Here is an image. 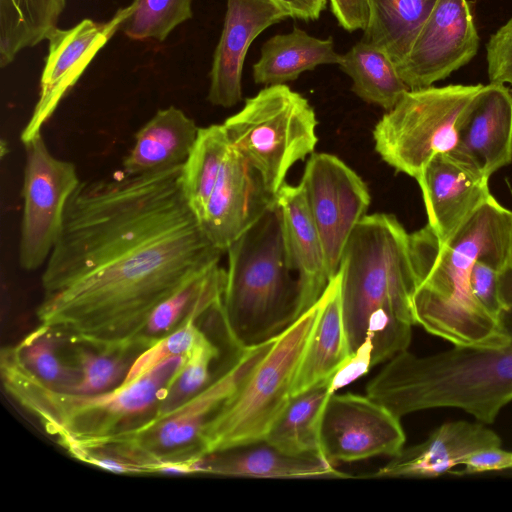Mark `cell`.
I'll return each instance as SVG.
<instances>
[{
	"label": "cell",
	"mask_w": 512,
	"mask_h": 512,
	"mask_svg": "<svg viewBox=\"0 0 512 512\" xmlns=\"http://www.w3.org/2000/svg\"><path fill=\"white\" fill-rule=\"evenodd\" d=\"M299 185L333 279L339 272L347 242L370 205L368 187L345 162L329 153L311 154Z\"/></svg>",
	"instance_id": "cell-12"
},
{
	"label": "cell",
	"mask_w": 512,
	"mask_h": 512,
	"mask_svg": "<svg viewBox=\"0 0 512 512\" xmlns=\"http://www.w3.org/2000/svg\"><path fill=\"white\" fill-rule=\"evenodd\" d=\"M372 358V340L370 337H366L356 351L331 376L330 391L335 393L366 374L373 366Z\"/></svg>",
	"instance_id": "cell-37"
},
{
	"label": "cell",
	"mask_w": 512,
	"mask_h": 512,
	"mask_svg": "<svg viewBox=\"0 0 512 512\" xmlns=\"http://www.w3.org/2000/svg\"><path fill=\"white\" fill-rule=\"evenodd\" d=\"M499 296L504 309L512 306V226L508 261L499 272Z\"/></svg>",
	"instance_id": "cell-41"
},
{
	"label": "cell",
	"mask_w": 512,
	"mask_h": 512,
	"mask_svg": "<svg viewBox=\"0 0 512 512\" xmlns=\"http://www.w3.org/2000/svg\"><path fill=\"white\" fill-rule=\"evenodd\" d=\"M61 13L56 0H0V66L45 40Z\"/></svg>",
	"instance_id": "cell-29"
},
{
	"label": "cell",
	"mask_w": 512,
	"mask_h": 512,
	"mask_svg": "<svg viewBox=\"0 0 512 512\" xmlns=\"http://www.w3.org/2000/svg\"><path fill=\"white\" fill-rule=\"evenodd\" d=\"M322 297V308L296 375L293 396L330 378L352 355L343 321L339 272Z\"/></svg>",
	"instance_id": "cell-24"
},
{
	"label": "cell",
	"mask_w": 512,
	"mask_h": 512,
	"mask_svg": "<svg viewBox=\"0 0 512 512\" xmlns=\"http://www.w3.org/2000/svg\"><path fill=\"white\" fill-rule=\"evenodd\" d=\"M322 455L331 463L395 456L406 440L400 418L369 396L333 393L322 413Z\"/></svg>",
	"instance_id": "cell-13"
},
{
	"label": "cell",
	"mask_w": 512,
	"mask_h": 512,
	"mask_svg": "<svg viewBox=\"0 0 512 512\" xmlns=\"http://www.w3.org/2000/svg\"><path fill=\"white\" fill-rule=\"evenodd\" d=\"M438 0H367L369 17L361 40L398 65L410 51Z\"/></svg>",
	"instance_id": "cell-26"
},
{
	"label": "cell",
	"mask_w": 512,
	"mask_h": 512,
	"mask_svg": "<svg viewBox=\"0 0 512 512\" xmlns=\"http://www.w3.org/2000/svg\"><path fill=\"white\" fill-rule=\"evenodd\" d=\"M287 11L292 18L316 20L325 10L327 0H273Z\"/></svg>",
	"instance_id": "cell-40"
},
{
	"label": "cell",
	"mask_w": 512,
	"mask_h": 512,
	"mask_svg": "<svg viewBox=\"0 0 512 512\" xmlns=\"http://www.w3.org/2000/svg\"><path fill=\"white\" fill-rule=\"evenodd\" d=\"M340 274L343 321L351 354L370 337L373 366L407 350L415 325L416 276L409 234L394 215H365L344 250Z\"/></svg>",
	"instance_id": "cell-3"
},
{
	"label": "cell",
	"mask_w": 512,
	"mask_h": 512,
	"mask_svg": "<svg viewBox=\"0 0 512 512\" xmlns=\"http://www.w3.org/2000/svg\"><path fill=\"white\" fill-rule=\"evenodd\" d=\"M91 347V346H90ZM77 348L75 359L81 378L72 392L96 394L111 391L123 384L137 350L107 351L92 347Z\"/></svg>",
	"instance_id": "cell-33"
},
{
	"label": "cell",
	"mask_w": 512,
	"mask_h": 512,
	"mask_svg": "<svg viewBox=\"0 0 512 512\" xmlns=\"http://www.w3.org/2000/svg\"><path fill=\"white\" fill-rule=\"evenodd\" d=\"M366 395L399 418L447 407L491 424L512 401V342L497 348L453 346L427 356L402 351L369 381Z\"/></svg>",
	"instance_id": "cell-4"
},
{
	"label": "cell",
	"mask_w": 512,
	"mask_h": 512,
	"mask_svg": "<svg viewBox=\"0 0 512 512\" xmlns=\"http://www.w3.org/2000/svg\"><path fill=\"white\" fill-rule=\"evenodd\" d=\"M511 93H512V90H511Z\"/></svg>",
	"instance_id": "cell-44"
},
{
	"label": "cell",
	"mask_w": 512,
	"mask_h": 512,
	"mask_svg": "<svg viewBox=\"0 0 512 512\" xmlns=\"http://www.w3.org/2000/svg\"><path fill=\"white\" fill-rule=\"evenodd\" d=\"M482 86L409 89L375 125L376 152L396 171L417 181L435 156L454 149L458 121Z\"/></svg>",
	"instance_id": "cell-10"
},
{
	"label": "cell",
	"mask_w": 512,
	"mask_h": 512,
	"mask_svg": "<svg viewBox=\"0 0 512 512\" xmlns=\"http://www.w3.org/2000/svg\"><path fill=\"white\" fill-rule=\"evenodd\" d=\"M182 166L78 185L42 273L40 325L97 349L138 350L155 307L219 264Z\"/></svg>",
	"instance_id": "cell-1"
},
{
	"label": "cell",
	"mask_w": 512,
	"mask_h": 512,
	"mask_svg": "<svg viewBox=\"0 0 512 512\" xmlns=\"http://www.w3.org/2000/svg\"><path fill=\"white\" fill-rule=\"evenodd\" d=\"M449 153L488 178L512 162L511 90L500 83L482 86L458 121Z\"/></svg>",
	"instance_id": "cell-18"
},
{
	"label": "cell",
	"mask_w": 512,
	"mask_h": 512,
	"mask_svg": "<svg viewBox=\"0 0 512 512\" xmlns=\"http://www.w3.org/2000/svg\"><path fill=\"white\" fill-rule=\"evenodd\" d=\"M56 1L58 3L60 10L63 11L66 6V0H56Z\"/></svg>",
	"instance_id": "cell-43"
},
{
	"label": "cell",
	"mask_w": 512,
	"mask_h": 512,
	"mask_svg": "<svg viewBox=\"0 0 512 512\" xmlns=\"http://www.w3.org/2000/svg\"><path fill=\"white\" fill-rule=\"evenodd\" d=\"M222 124L231 146L275 195L289 169L313 154L318 142L313 107L286 84L266 86Z\"/></svg>",
	"instance_id": "cell-8"
},
{
	"label": "cell",
	"mask_w": 512,
	"mask_h": 512,
	"mask_svg": "<svg viewBox=\"0 0 512 512\" xmlns=\"http://www.w3.org/2000/svg\"><path fill=\"white\" fill-rule=\"evenodd\" d=\"M288 17L273 0H227L209 75L211 104L230 108L242 100L243 65L250 45L265 29Z\"/></svg>",
	"instance_id": "cell-17"
},
{
	"label": "cell",
	"mask_w": 512,
	"mask_h": 512,
	"mask_svg": "<svg viewBox=\"0 0 512 512\" xmlns=\"http://www.w3.org/2000/svg\"><path fill=\"white\" fill-rule=\"evenodd\" d=\"M199 127L181 109L170 106L158 110L135 135L133 147L123 160L127 175L156 173L187 160Z\"/></svg>",
	"instance_id": "cell-23"
},
{
	"label": "cell",
	"mask_w": 512,
	"mask_h": 512,
	"mask_svg": "<svg viewBox=\"0 0 512 512\" xmlns=\"http://www.w3.org/2000/svg\"><path fill=\"white\" fill-rule=\"evenodd\" d=\"M276 202L282 215L290 262L297 274L298 319L318 302L331 279L322 241L301 186L285 182L276 194Z\"/></svg>",
	"instance_id": "cell-21"
},
{
	"label": "cell",
	"mask_w": 512,
	"mask_h": 512,
	"mask_svg": "<svg viewBox=\"0 0 512 512\" xmlns=\"http://www.w3.org/2000/svg\"><path fill=\"white\" fill-rule=\"evenodd\" d=\"M479 42L468 1L438 0L396 68L409 89L430 87L470 62Z\"/></svg>",
	"instance_id": "cell-14"
},
{
	"label": "cell",
	"mask_w": 512,
	"mask_h": 512,
	"mask_svg": "<svg viewBox=\"0 0 512 512\" xmlns=\"http://www.w3.org/2000/svg\"><path fill=\"white\" fill-rule=\"evenodd\" d=\"M511 226L512 211L492 196L445 242L428 224L409 234L415 324L453 346L497 348L510 342L499 318L472 294L470 273L477 260L498 272L504 268Z\"/></svg>",
	"instance_id": "cell-2"
},
{
	"label": "cell",
	"mask_w": 512,
	"mask_h": 512,
	"mask_svg": "<svg viewBox=\"0 0 512 512\" xmlns=\"http://www.w3.org/2000/svg\"><path fill=\"white\" fill-rule=\"evenodd\" d=\"M499 320L510 342H512V306L502 310Z\"/></svg>",
	"instance_id": "cell-42"
},
{
	"label": "cell",
	"mask_w": 512,
	"mask_h": 512,
	"mask_svg": "<svg viewBox=\"0 0 512 512\" xmlns=\"http://www.w3.org/2000/svg\"><path fill=\"white\" fill-rule=\"evenodd\" d=\"M185 359L171 357L130 383L96 394L46 386L24 367L14 346L2 349L0 373L6 393L69 451L89 448L155 417Z\"/></svg>",
	"instance_id": "cell-5"
},
{
	"label": "cell",
	"mask_w": 512,
	"mask_h": 512,
	"mask_svg": "<svg viewBox=\"0 0 512 512\" xmlns=\"http://www.w3.org/2000/svg\"><path fill=\"white\" fill-rule=\"evenodd\" d=\"M226 253L220 318L242 351L274 339L296 320L298 284L277 202Z\"/></svg>",
	"instance_id": "cell-6"
},
{
	"label": "cell",
	"mask_w": 512,
	"mask_h": 512,
	"mask_svg": "<svg viewBox=\"0 0 512 512\" xmlns=\"http://www.w3.org/2000/svg\"><path fill=\"white\" fill-rule=\"evenodd\" d=\"M470 288L479 304L499 318L504 309L499 296V272L481 260L475 261L470 273Z\"/></svg>",
	"instance_id": "cell-36"
},
{
	"label": "cell",
	"mask_w": 512,
	"mask_h": 512,
	"mask_svg": "<svg viewBox=\"0 0 512 512\" xmlns=\"http://www.w3.org/2000/svg\"><path fill=\"white\" fill-rule=\"evenodd\" d=\"M129 5L108 21L83 19L69 29L56 27L47 36L48 54L40 79V94L33 113L21 132L26 143L41 133L60 101L77 83L90 62L121 28L129 15Z\"/></svg>",
	"instance_id": "cell-15"
},
{
	"label": "cell",
	"mask_w": 512,
	"mask_h": 512,
	"mask_svg": "<svg viewBox=\"0 0 512 512\" xmlns=\"http://www.w3.org/2000/svg\"><path fill=\"white\" fill-rule=\"evenodd\" d=\"M323 457L283 452L265 440L202 456L200 473L254 478H347Z\"/></svg>",
	"instance_id": "cell-22"
},
{
	"label": "cell",
	"mask_w": 512,
	"mask_h": 512,
	"mask_svg": "<svg viewBox=\"0 0 512 512\" xmlns=\"http://www.w3.org/2000/svg\"><path fill=\"white\" fill-rule=\"evenodd\" d=\"M274 339L242 350L228 370L173 411L83 449L100 450L131 461L146 473H157L165 462L202 457L203 436L210 420L267 353Z\"/></svg>",
	"instance_id": "cell-9"
},
{
	"label": "cell",
	"mask_w": 512,
	"mask_h": 512,
	"mask_svg": "<svg viewBox=\"0 0 512 512\" xmlns=\"http://www.w3.org/2000/svg\"><path fill=\"white\" fill-rule=\"evenodd\" d=\"M331 11L338 24L352 32L364 30L369 17L367 0H329Z\"/></svg>",
	"instance_id": "cell-39"
},
{
	"label": "cell",
	"mask_w": 512,
	"mask_h": 512,
	"mask_svg": "<svg viewBox=\"0 0 512 512\" xmlns=\"http://www.w3.org/2000/svg\"><path fill=\"white\" fill-rule=\"evenodd\" d=\"M24 146V206L18 260L22 269L34 271L48 260L67 202L81 181L73 163L50 153L41 133Z\"/></svg>",
	"instance_id": "cell-11"
},
{
	"label": "cell",
	"mask_w": 512,
	"mask_h": 512,
	"mask_svg": "<svg viewBox=\"0 0 512 512\" xmlns=\"http://www.w3.org/2000/svg\"><path fill=\"white\" fill-rule=\"evenodd\" d=\"M338 65L352 79L354 94L387 111L409 90L391 58L363 40L341 55Z\"/></svg>",
	"instance_id": "cell-28"
},
{
	"label": "cell",
	"mask_w": 512,
	"mask_h": 512,
	"mask_svg": "<svg viewBox=\"0 0 512 512\" xmlns=\"http://www.w3.org/2000/svg\"><path fill=\"white\" fill-rule=\"evenodd\" d=\"M275 202L258 171L230 144L201 224L211 242L226 252Z\"/></svg>",
	"instance_id": "cell-16"
},
{
	"label": "cell",
	"mask_w": 512,
	"mask_h": 512,
	"mask_svg": "<svg viewBox=\"0 0 512 512\" xmlns=\"http://www.w3.org/2000/svg\"><path fill=\"white\" fill-rule=\"evenodd\" d=\"M323 304L321 297L275 339L205 430L201 455L264 440L293 397L296 375Z\"/></svg>",
	"instance_id": "cell-7"
},
{
	"label": "cell",
	"mask_w": 512,
	"mask_h": 512,
	"mask_svg": "<svg viewBox=\"0 0 512 512\" xmlns=\"http://www.w3.org/2000/svg\"><path fill=\"white\" fill-rule=\"evenodd\" d=\"M330 378L294 395L264 440L288 454L323 457L319 430L324 407L333 394Z\"/></svg>",
	"instance_id": "cell-27"
},
{
	"label": "cell",
	"mask_w": 512,
	"mask_h": 512,
	"mask_svg": "<svg viewBox=\"0 0 512 512\" xmlns=\"http://www.w3.org/2000/svg\"><path fill=\"white\" fill-rule=\"evenodd\" d=\"M219 350L205 335L186 355L185 362L169 384L156 416L169 413L181 406L210 382V366Z\"/></svg>",
	"instance_id": "cell-34"
},
{
	"label": "cell",
	"mask_w": 512,
	"mask_h": 512,
	"mask_svg": "<svg viewBox=\"0 0 512 512\" xmlns=\"http://www.w3.org/2000/svg\"><path fill=\"white\" fill-rule=\"evenodd\" d=\"M59 335L40 325L14 348L21 363L35 378L52 389L72 392L81 373L77 365L66 364L58 356Z\"/></svg>",
	"instance_id": "cell-31"
},
{
	"label": "cell",
	"mask_w": 512,
	"mask_h": 512,
	"mask_svg": "<svg viewBox=\"0 0 512 512\" xmlns=\"http://www.w3.org/2000/svg\"><path fill=\"white\" fill-rule=\"evenodd\" d=\"M197 317H188L175 330L155 341L134 359L123 384L130 383L174 356H185L204 336Z\"/></svg>",
	"instance_id": "cell-35"
},
{
	"label": "cell",
	"mask_w": 512,
	"mask_h": 512,
	"mask_svg": "<svg viewBox=\"0 0 512 512\" xmlns=\"http://www.w3.org/2000/svg\"><path fill=\"white\" fill-rule=\"evenodd\" d=\"M341 55L334 49L331 37L320 39L294 27L286 34L269 38L253 64L256 84L282 85L295 81L302 73L325 64H339Z\"/></svg>",
	"instance_id": "cell-25"
},
{
	"label": "cell",
	"mask_w": 512,
	"mask_h": 512,
	"mask_svg": "<svg viewBox=\"0 0 512 512\" xmlns=\"http://www.w3.org/2000/svg\"><path fill=\"white\" fill-rule=\"evenodd\" d=\"M489 178L451 153L435 156L417 180L427 224L447 241L492 194Z\"/></svg>",
	"instance_id": "cell-19"
},
{
	"label": "cell",
	"mask_w": 512,
	"mask_h": 512,
	"mask_svg": "<svg viewBox=\"0 0 512 512\" xmlns=\"http://www.w3.org/2000/svg\"><path fill=\"white\" fill-rule=\"evenodd\" d=\"M229 148L223 124L199 128L195 144L182 166V190L200 222Z\"/></svg>",
	"instance_id": "cell-30"
},
{
	"label": "cell",
	"mask_w": 512,
	"mask_h": 512,
	"mask_svg": "<svg viewBox=\"0 0 512 512\" xmlns=\"http://www.w3.org/2000/svg\"><path fill=\"white\" fill-rule=\"evenodd\" d=\"M460 466L463 469L452 473L466 475L512 469V451L501 446L480 449L466 456Z\"/></svg>",
	"instance_id": "cell-38"
},
{
	"label": "cell",
	"mask_w": 512,
	"mask_h": 512,
	"mask_svg": "<svg viewBox=\"0 0 512 512\" xmlns=\"http://www.w3.org/2000/svg\"><path fill=\"white\" fill-rule=\"evenodd\" d=\"M501 445L500 436L480 421L446 422L423 442L403 448L370 477H437L451 473L469 454Z\"/></svg>",
	"instance_id": "cell-20"
},
{
	"label": "cell",
	"mask_w": 512,
	"mask_h": 512,
	"mask_svg": "<svg viewBox=\"0 0 512 512\" xmlns=\"http://www.w3.org/2000/svg\"><path fill=\"white\" fill-rule=\"evenodd\" d=\"M193 0H134L121 26L133 40L154 39L163 42L180 24L193 16Z\"/></svg>",
	"instance_id": "cell-32"
}]
</instances>
